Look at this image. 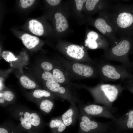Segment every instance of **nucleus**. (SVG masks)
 Masks as SVG:
<instances>
[{
    "label": "nucleus",
    "instance_id": "obj_1",
    "mask_svg": "<svg viewBox=\"0 0 133 133\" xmlns=\"http://www.w3.org/2000/svg\"><path fill=\"white\" fill-rule=\"evenodd\" d=\"M120 82L116 84L101 83L94 87L84 84H75V86L77 88H84L90 93L94 99L92 103L102 104L113 114L117 110L116 108L113 106V103L125 90Z\"/></svg>",
    "mask_w": 133,
    "mask_h": 133
},
{
    "label": "nucleus",
    "instance_id": "obj_2",
    "mask_svg": "<svg viewBox=\"0 0 133 133\" xmlns=\"http://www.w3.org/2000/svg\"><path fill=\"white\" fill-rule=\"evenodd\" d=\"M108 13L118 38L133 34V5L118 2Z\"/></svg>",
    "mask_w": 133,
    "mask_h": 133
},
{
    "label": "nucleus",
    "instance_id": "obj_3",
    "mask_svg": "<svg viewBox=\"0 0 133 133\" xmlns=\"http://www.w3.org/2000/svg\"><path fill=\"white\" fill-rule=\"evenodd\" d=\"M133 53V39L128 36L119 37L117 42L110 46L99 60L116 61L121 63L128 70L133 66V62L129 60V55Z\"/></svg>",
    "mask_w": 133,
    "mask_h": 133
},
{
    "label": "nucleus",
    "instance_id": "obj_4",
    "mask_svg": "<svg viewBox=\"0 0 133 133\" xmlns=\"http://www.w3.org/2000/svg\"><path fill=\"white\" fill-rule=\"evenodd\" d=\"M57 62L62 67L71 80L99 78L96 66L89 63L74 62L60 57Z\"/></svg>",
    "mask_w": 133,
    "mask_h": 133
},
{
    "label": "nucleus",
    "instance_id": "obj_5",
    "mask_svg": "<svg viewBox=\"0 0 133 133\" xmlns=\"http://www.w3.org/2000/svg\"><path fill=\"white\" fill-rule=\"evenodd\" d=\"M95 65L98 70L101 82L115 81L133 79L131 74L124 65H114L109 62L96 60Z\"/></svg>",
    "mask_w": 133,
    "mask_h": 133
},
{
    "label": "nucleus",
    "instance_id": "obj_6",
    "mask_svg": "<svg viewBox=\"0 0 133 133\" xmlns=\"http://www.w3.org/2000/svg\"><path fill=\"white\" fill-rule=\"evenodd\" d=\"M108 12L99 13L96 18L92 19L90 17L86 21L95 27L107 39L111 46L117 42L119 38Z\"/></svg>",
    "mask_w": 133,
    "mask_h": 133
},
{
    "label": "nucleus",
    "instance_id": "obj_7",
    "mask_svg": "<svg viewBox=\"0 0 133 133\" xmlns=\"http://www.w3.org/2000/svg\"><path fill=\"white\" fill-rule=\"evenodd\" d=\"M58 48L65 58L70 61L95 65L96 64V60L92 59L86 50L83 47L69 43L60 42Z\"/></svg>",
    "mask_w": 133,
    "mask_h": 133
},
{
    "label": "nucleus",
    "instance_id": "obj_8",
    "mask_svg": "<svg viewBox=\"0 0 133 133\" xmlns=\"http://www.w3.org/2000/svg\"><path fill=\"white\" fill-rule=\"evenodd\" d=\"M79 118L78 133H101L107 132L112 129V121L101 122L81 112Z\"/></svg>",
    "mask_w": 133,
    "mask_h": 133
},
{
    "label": "nucleus",
    "instance_id": "obj_9",
    "mask_svg": "<svg viewBox=\"0 0 133 133\" xmlns=\"http://www.w3.org/2000/svg\"><path fill=\"white\" fill-rule=\"evenodd\" d=\"M44 86L47 90L57 96L61 99L66 100L70 104L80 103V100L73 89L59 83L45 81Z\"/></svg>",
    "mask_w": 133,
    "mask_h": 133
},
{
    "label": "nucleus",
    "instance_id": "obj_10",
    "mask_svg": "<svg viewBox=\"0 0 133 133\" xmlns=\"http://www.w3.org/2000/svg\"><path fill=\"white\" fill-rule=\"evenodd\" d=\"M84 42L85 46L89 49H102L104 51L107 50L110 46L108 41L104 36L93 30H88L87 32Z\"/></svg>",
    "mask_w": 133,
    "mask_h": 133
},
{
    "label": "nucleus",
    "instance_id": "obj_11",
    "mask_svg": "<svg viewBox=\"0 0 133 133\" xmlns=\"http://www.w3.org/2000/svg\"><path fill=\"white\" fill-rule=\"evenodd\" d=\"M80 106V112L83 113L91 117H99L109 118L115 120L116 118L113 114L104 106L89 103Z\"/></svg>",
    "mask_w": 133,
    "mask_h": 133
},
{
    "label": "nucleus",
    "instance_id": "obj_12",
    "mask_svg": "<svg viewBox=\"0 0 133 133\" xmlns=\"http://www.w3.org/2000/svg\"><path fill=\"white\" fill-rule=\"evenodd\" d=\"M113 1L109 0H87L84 7L87 17L96 13L108 12L113 5Z\"/></svg>",
    "mask_w": 133,
    "mask_h": 133
},
{
    "label": "nucleus",
    "instance_id": "obj_13",
    "mask_svg": "<svg viewBox=\"0 0 133 133\" xmlns=\"http://www.w3.org/2000/svg\"><path fill=\"white\" fill-rule=\"evenodd\" d=\"M112 121L113 129L118 133L133 129V108L129 110L122 116Z\"/></svg>",
    "mask_w": 133,
    "mask_h": 133
},
{
    "label": "nucleus",
    "instance_id": "obj_14",
    "mask_svg": "<svg viewBox=\"0 0 133 133\" xmlns=\"http://www.w3.org/2000/svg\"><path fill=\"white\" fill-rule=\"evenodd\" d=\"M18 114L20 124L25 130H31L40 124V118L36 113L27 111H21Z\"/></svg>",
    "mask_w": 133,
    "mask_h": 133
},
{
    "label": "nucleus",
    "instance_id": "obj_15",
    "mask_svg": "<svg viewBox=\"0 0 133 133\" xmlns=\"http://www.w3.org/2000/svg\"><path fill=\"white\" fill-rule=\"evenodd\" d=\"M57 66L51 71L53 74V82L67 86L73 89L75 84L71 82L67 74L62 67L57 62Z\"/></svg>",
    "mask_w": 133,
    "mask_h": 133
},
{
    "label": "nucleus",
    "instance_id": "obj_16",
    "mask_svg": "<svg viewBox=\"0 0 133 133\" xmlns=\"http://www.w3.org/2000/svg\"><path fill=\"white\" fill-rule=\"evenodd\" d=\"M80 115L76 103L70 104L68 109L61 116L62 119L66 127L74 125Z\"/></svg>",
    "mask_w": 133,
    "mask_h": 133
},
{
    "label": "nucleus",
    "instance_id": "obj_17",
    "mask_svg": "<svg viewBox=\"0 0 133 133\" xmlns=\"http://www.w3.org/2000/svg\"><path fill=\"white\" fill-rule=\"evenodd\" d=\"M54 17L57 31L60 33L66 31L69 27V24L65 17L61 12H57L55 14Z\"/></svg>",
    "mask_w": 133,
    "mask_h": 133
},
{
    "label": "nucleus",
    "instance_id": "obj_18",
    "mask_svg": "<svg viewBox=\"0 0 133 133\" xmlns=\"http://www.w3.org/2000/svg\"><path fill=\"white\" fill-rule=\"evenodd\" d=\"M49 126L51 133H61L66 127L64 123L61 116L52 118L49 123Z\"/></svg>",
    "mask_w": 133,
    "mask_h": 133
},
{
    "label": "nucleus",
    "instance_id": "obj_19",
    "mask_svg": "<svg viewBox=\"0 0 133 133\" xmlns=\"http://www.w3.org/2000/svg\"><path fill=\"white\" fill-rule=\"evenodd\" d=\"M21 38L23 44L29 49L34 48L39 42V40L38 37L27 33L23 34Z\"/></svg>",
    "mask_w": 133,
    "mask_h": 133
},
{
    "label": "nucleus",
    "instance_id": "obj_20",
    "mask_svg": "<svg viewBox=\"0 0 133 133\" xmlns=\"http://www.w3.org/2000/svg\"><path fill=\"white\" fill-rule=\"evenodd\" d=\"M28 28L33 34L38 36H41L44 33L43 26L41 23L37 20L33 19L29 22Z\"/></svg>",
    "mask_w": 133,
    "mask_h": 133
},
{
    "label": "nucleus",
    "instance_id": "obj_21",
    "mask_svg": "<svg viewBox=\"0 0 133 133\" xmlns=\"http://www.w3.org/2000/svg\"><path fill=\"white\" fill-rule=\"evenodd\" d=\"M33 95L35 98L41 99L44 98L61 99L57 96L47 90L36 89L33 92Z\"/></svg>",
    "mask_w": 133,
    "mask_h": 133
},
{
    "label": "nucleus",
    "instance_id": "obj_22",
    "mask_svg": "<svg viewBox=\"0 0 133 133\" xmlns=\"http://www.w3.org/2000/svg\"><path fill=\"white\" fill-rule=\"evenodd\" d=\"M52 99L44 98L41 99L39 104L40 109L46 113H50L54 106V102Z\"/></svg>",
    "mask_w": 133,
    "mask_h": 133
},
{
    "label": "nucleus",
    "instance_id": "obj_23",
    "mask_svg": "<svg viewBox=\"0 0 133 133\" xmlns=\"http://www.w3.org/2000/svg\"><path fill=\"white\" fill-rule=\"evenodd\" d=\"M19 80L21 85L26 89H33L35 88L36 87V83L25 75H22L20 77Z\"/></svg>",
    "mask_w": 133,
    "mask_h": 133
},
{
    "label": "nucleus",
    "instance_id": "obj_24",
    "mask_svg": "<svg viewBox=\"0 0 133 133\" xmlns=\"http://www.w3.org/2000/svg\"><path fill=\"white\" fill-rule=\"evenodd\" d=\"M0 104L10 102L13 100L14 96L13 93L9 90H6L0 92Z\"/></svg>",
    "mask_w": 133,
    "mask_h": 133
},
{
    "label": "nucleus",
    "instance_id": "obj_25",
    "mask_svg": "<svg viewBox=\"0 0 133 133\" xmlns=\"http://www.w3.org/2000/svg\"><path fill=\"white\" fill-rule=\"evenodd\" d=\"M124 90H128L133 94V79L121 81Z\"/></svg>",
    "mask_w": 133,
    "mask_h": 133
},
{
    "label": "nucleus",
    "instance_id": "obj_26",
    "mask_svg": "<svg viewBox=\"0 0 133 133\" xmlns=\"http://www.w3.org/2000/svg\"><path fill=\"white\" fill-rule=\"evenodd\" d=\"M1 55L2 57L8 62L14 61L17 59L12 53L8 51H3Z\"/></svg>",
    "mask_w": 133,
    "mask_h": 133
},
{
    "label": "nucleus",
    "instance_id": "obj_27",
    "mask_svg": "<svg viewBox=\"0 0 133 133\" xmlns=\"http://www.w3.org/2000/svg\"><path fill=\"white\" fill-rule=\"evenodd\" d=\"M41 66L44 71H51L54 67L52 64L47 61L42 62Z\"/></svg>",
    "mask_w": 133,
    "mask_h": 133
},
{
    "label": "nucleus",
    "instance_id": "obj_28",
    "mask_svg": "<svg viewBox=\"0 0 133 133\" xmlns=\"http://www.w3.org/2000/svg\"><path fill=\"white\" fill-rule=\"evenodd\" d=\"M41 77L45 81L53 82V74L51 71H44Z\"/></svg>",
    "mask_w": 133,
    "mask_h": 133
},
{
    "label": "nucleus",
    "instance_id": "obj_29",
    "mask_svg": "<svg viewBox=\"0 0 133 133\" xmlns=\"http://www.w3.org/2000/svg\"><path fill=\"white\" fill-rule=\"evenodd\" d=\"M35 1L34 0H20L21 7L23 9L26 8L31 6L34 3Z\"/></svg>",
    "mask_w": 133,
    "mask_h": 133
},
{
    "label": "nucleus",
    "instance_id": "obj_30",
    "mask_svg": "<svg viewBox=\"0 0 133 133\" xmlns=\"http://www.w3.org/2000/svg\"><path fill=\"white\" fill-rule=\"evenodd\" d=\"M87 0H75L76 8L79 11H81L83 9Z\"/></svg>",
    "mask_w": 133,
    "mask_h": 133
},
{
    "label": "nucleus",
    "instance_id": "obj_31",
    "mask_svg": "<svg viewBox=\"0 0 133 133\" xmlns=\"http://www.w3.org/2000/svg\"><path fill=\"white\" fill-rule=\"evenodd\" d=\"M46 1L49 4L53 6L59 4L61 1L60 0H47Z\"/></svg>",
    "mask_w": 133,
    "mask_h": 133
},
{
    "label": "nucleus",
    "instance_id": "obj_32",
    "mask_svg": "<svg viewBox=\"0 0 133 133\" xmlns=\"http://www.w3.org/2000/svg\"><path fill=\"white\" fill-rule=\"evenodd\" d=\"M107 133H119L114 131L113 129H112L108 132Z\"/></svg>",
    "mask_w": 133,
    "mask_h": 133
},
{
    "label": "nucleus",
    "instance_id": "obj_33",
    "mask_svg": "<svg viewBox=\"0 0 133 133\" xmlns=\"http://www.w3.org/2000/svg\"><path fill=\"white\" fill-rule=\"evenodd\" d=\"M108 132H105L102 133H107Z\"/></svg>",
    "mask_w": 133,
    "mask_h": 133
}]
</instances>
